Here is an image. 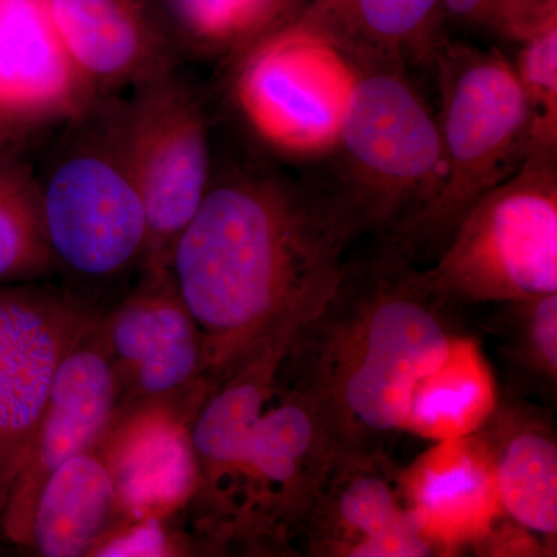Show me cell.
Returning <instances> with one entry per match:
<instances>
[{
	"label": "cell",
	"instance_id": "6da1fadb",
	"mask_svg": "<svg viewBox=\"0 0 557 557\" xmlns=\"http://www.w3.org/2000/svg\"><path fill=\"white\" fill-rule=\"evenodd\" d=\"M357 239L327 183L252 161L214 164L170 263L203 336L209 383L271 330L313 313Z\"/></svg>",
	"mask_w": 557,
	"mask_h": 557
},
{
	"label": "cell",
	"instance_id": "7a4b0ae2",
	"mask_svg": "<svg viewBox=\"0 0 557 557\" xmlns=\"http://www.w3.org/2000/svg\"><path fill=\"white\" fill-rule=\"evenodd\" d=\"M458 310L405 249L375 239L300 322L276 386L309 399L341 450L386 448L405 432L418 379L461 332Z\"/></svg>",
	"mask_w": 557,
	"mask_h": 557
},
{
	"label": "cell",
	"instance_id": "3957f363",
	"mask_svg": "<svg viewBox=\"0 0 557 557\" xmlns=\"http://www.w3.org/2000/svg\"><path fill=\"white\" fill-rule=\"evenodd\" d=\"M50 134L35 168L44 230L65 289L95 310L106 289L139 274L148 242L129 100L102 95Z\"/></svg>",
	"mask_w": 557,
	"mask_h": 557
},
{
	"label": "cell",
	"instance_id": "277c9868",
	"mask_svg": "<svg viewBox=\"0 0 557 557\" xmlns=\"http://www.w3.org/2000/svg\"><path fill=\"white\" fill-rule=\"evenodd\" d=\"M431 65L442 97V182L421 214L388 239L416 263L437 258L469 209L522 166L531 143L525 94L500 51L443 38Z\"/></svg>",
	"mask_w": 557,
	"mask_h": 557
},
{
	"label": "cell",
	"instance_id": "5b68a950",
	"mask_svg": "<svg viewBox=\"0 0 557 557\" xmlns=\"http://www.w3.org/2000/svg\"><path fill=\"white\" fill-rule=\"evenodd\" d=\"M351 84L329 182L358 239H394L437 194L438 119L406 69L350 64Z\"/></svg>",
	"mask_w": 557,
	"mask_h": 557
},
{
	"label": "cell",
	"instance_id": "8992f818",
	"mask_svg": "<svg viewBox=\"0 0 557 557\" xmlns=\"http://www.w3.org/2000/svg\"><path fill=\"white\" fill-rule=\"evenodd\" d=\"M432 262L424 282L458 309L557 293V152L530 150Z\"/></svg>",
	"mask_w": 557,
	"mask_h": 557
},
{
	"label": "cell",
	"instance_id": "52a82bcc",
	"mask_svg": "<svg viewBox=\"0 0 557 557\" xmlns=\"http://www.w3.org/2000/svg\"><path fill=\"white\" fill-rule=\"evenodd\" d=\"M226 61V97L263 149L299 161L335 152L351 84L335 47L287 20Z\"/></svg>",
	"mask_w": 557,
	"mask_h": 557
},
{
	"label": "cell",
	"instance_id": "ba28073f",
	"mask_svg": "<svg viewBox=\"0 0 557 557\" xmlns=\"http://www.w3.org/2000/svg\"><path fill=\"white\" fill-rule=\"evenodd\" d=\"M306 318L262 336L209 388L190 421L196 487L186 508L211 552L234 548L245 508V468L252 431L276 386L289 341Z\"/></svg>",
	"mask_w": 557,
	"mask_h": 557
},
{
	"label": "cell",
	"instance_id": "9c48e42d",
	"mask_svg": "<svg viewBox=\"0 0 557 557\" xmlns=\"http://www.w3.org/2000/svg\"><path fill=\"white\" fill-rule=\"evenodd\" d=\"M131 135L148 219L141 271L170 269L180 234L196 215L212 160L201 95L177 70L131 90Z\"/></svg>",
	"mask_w": 557,
	"mask_h": 557
},
{
	"label": "cell",
	"instance_id": "30bf717a",
	"mask_svg": "<svg viewBox=\"0 0 557 557\" xmlns=\"http://www.w3.org/2000/svg\"><path fill=\"white\" fill-rule=\"evenodd\" d=\"M339 453L309 399L274 386L249 442L244 518L234 548L295 555L302 520Z\"/></svg>",
	"mask_w": 557,
	"mask_h": 557
},
{
	"label": "cell",
	"instance_id": "8fae6325",
	"mask_svg": "<svg viewBox=\"0 0 557 557\" xmlns=\"http://www.w3.org/2000/svg\"><path fill=\"white\" fill-rule=\"evenodd\" d=\"M102 317L67 289L0 285V518L65 351Z\"/></svg>",
	"mask_w": 557,
	"mask_h": 557
},
{
	"label": "cell",
	"instance_id": "7c38bea8",
	"mask_svg": "<svg viewBox=\"0 0 557 557\" xmlns=\"http://www.w3.org/2000/svg\"><path fill=\"white\" fill-rule=\"evenodd\" d=\"M119 384V412L148 403L201 401L211 388L199 325L180 296L170 269L139 278L102 314Z\"/></svg>",
	"mask_w": 557,
	"mask_h": 557
},
{
	"label": "cell",
	"instance_id": "4fadbf2b",
	"mask_svg": "<svg viewBox=\"0 0 557 557\" xmlns=\"http://www.w3.org/2000/svg\"><path fill=\"white\" fill-rule=\"evenodd\" d=\"M101 319L62 357L0 518V533L17 547L30 545L33 512L50 475L76 454L97 449L119 412V384Z\"/></svg>",
	"mask_w": 557,
	"mask_h": 557
},
{
	"label": "cell",
	"instance_id": "5bb4252c",
	"mask_svg": "<svg viewBox=\"0 0 557 557\" xmlns=\"http://www.w3.org/2000/svg\"><path fill=\"white\" fill-rule=\"evenodd\" d=\"M386 448L341 450L296 537L310 557L434 556L403 498Z\"/></svg>",
	"mask_w": 557,
	"mask_h": 557
},
{
	"label": "cell",
	"instance_id": "9a60e30c",
	"mask_svg": "<svg viewBox=\"0 0 557 557\" xmlns=\"http://www.w3.org/2000/svg\"><path fill=\"white\" fill-rule=\"evenodd\" d=\"M98 97L62 46L47 0H0V123L30 141Z\"/></svg>",
	"mask_w": 557,
	"mask_h": 557
},
{
	"label": "cell",
	"instance_id": "2e32d148",
	"mask_svg": "<svg viewBox=\"0 0 557 557\" xmlns=\"http://www.w3.org/2000/svg\"><path fill=\"white\" fill-rule=\"evenodd\" d=\"M403 498L434 556L475 552L507 516L493 453L479 432L435 442L399 472Z\"/></svg>",
	"mask_w": 557,
	"mask_h": 557
},
{
	"label": "cell",
	"instance_id": "e0dca14e",
	"mask_svg": "<svg viewBox=\"0 0 557 557\" xmlns=\"http://www.w3.org/2000/svg\"><path fill=\"white\" fill-rule=\"evenodd\" d=\"M201 403H148L116 413L98 449L108 461L124 520L185 508L196 487L190 421Z\"/></svg>",
	"mask_w": 557,
	"mask_h": 557
},
{
	"label": "cell",
	"instance_id": "ac0fdd59",
	"mask_svg": "<svg viewBox=\"0 0 557 557\" xmlns=\"http://www.w3.org/2000/svg\"><path fill=\"white\" fill-rule=\"evenodd\" d=\"M62 46L98 95H120L177 70V50L134 0H47Z\"/></svg>",
	"mask_w": 557,
	"mask_h": 557
},
{
	"label": "cell",
	"instance_id": "d6986e66",
	"mask_svg": "<svg viewBox=\"0 0 557 557\" xmlns=\"http://www.w3.org/2000/svg\"><path fill=\"white\" fill-rule=\"evenodd\" d=\"M478 432L493 453L505 516L556 556L557 438L552 417L508 394Z\"/></svg>",
	"mask_w": 557,
	"mask_h": 557
},
{
	"label": "cell",
	"instance_id": "ffe728a7",
	"mask_svg": "<svg viewBox=\"0 0 557 557\" xmlns=\"http://www.w3.org/2000/svg\"><path fill=\"white\" fill-rule=\"evenodd\" d=\"M443 0H311L289 22L325 40L350 64L428 62L443 36Z\"/></svg>",
	"mask_w": 557,
	"mask_h": 557
},
{
	"label": "cell",
	"instance_id": "44dd1931",
	"mask_svg": "<svg viewBox=\"0 0 557 557\" xmlns=\"http://www.w3.org/2000/svg\"><path fill=\"white\" fill-rule=\"evenodd\" d=\"M124 523L108 461L98 449L84 450L64 461L40 491L28 548L44 557L90 556Z\"/></svg>",
	"mask_w": 557,
	"mask_h": 557
},
{
	"label": "cell",
	"instance_id": "7402d4cb",
	"mask_svg": "<svg viewBox=\"0 0 557 557\" xmlns=\"http://www.w3.org/2000/svg\"><path fill=\"white\" fill-rule=\"evenodd\" d=\"M500 398L485 351L461 330L437 364L418 379L405 432L434 443L467 437L486 423Z\"/></svg>",
	"mask_w": 557,
	"mask_h": 557
},
{
	"label": "cell",
	"instance_id": "603a6c76",
	"mask_svg": "<svg viewBox=\"0 0 557 557\" xmlns=\"http://www.w3.org/2000/svg\"><path fill=\"white\" fill-rule=\"evenodd\" d=\"M57 274L35 166L22 149L0 153V285L36 284Z\"/></svg>",
	"mask_w": 557,
	"mask_h": 557
},
{
	"label": "cell",
	"instance_id": "cb8c5ba5",
	"mask_svg": "<svg viewBox=\"0 0 557 557\" xmlns=\"http://www.w3.org/2000/svg\"><path fill=\"white\" fill-rule=\"evenodd\" d=\"M487 332L498 341L509 380L523 394L549 397L557 384V293L498 304Z\"/></svg>",
	"mask_w": 557,
	"mask_h": 557
},
{
	"label": "cell",
	"instance_id": "d4e9b609",
	"mask_svg": "<svg viewBox=\"0 0 557 557\" xmlns=\"http://www.w3.org/2000/svg\"><path fill=\"white\" fill-rule=\"evenodd\" d=\"M295 0H178L180 11L201 42L234 51L289 20L284 11Z\"/></svg>",
	"mask_w": 557,
	"mask_h": 557
},
{
	"label": "cell",
	"instance_id": "484cf974",
	"mask_svg": "<svg viewBox=\"0 0 557 557\" xmlns=\"http://www.w3.org/2000/svg\"><path fill=\"white\" fill-rule=\"evenodd\" d=\"M522 44L512 65L530 109V150L557 152V21Z\"/></svg>",
	"mask_w": 557,
	"mask_h": 557
},
{
	"label": "cell",
	"instance_id": "4316f807",
	"mask_svg": "<svg viewBox=\"0 0 557 557\" xmlns=\"http://www.w3.org/2000/svg\"><path fill=\"white\" fill-rule=\"evenodd\" d=\"M498 0H443L445 16L469 25H487L494 28Z\"/></svg>",
	"mask_w": 557,
	"mask_h": 557
},
{
	"label": "cell",
	"instance_id": "83f0119b",
	"mask_svg": "<svg viewBox=\"0 0 557 557\" xmlns=\"http://www.w3.org/2000/svg\"><path fill=\"white\" fill-rule=\"evenodd\" d=\"M25 145H27V141L24 138H21L16 132L11 131L5 124L0 123V153L24 149Z\"/></svg>",
	"mask_w": 557,
	"mask_h": 557
},
{
	"label": "cell",
	"instance_id": "f1b7e54d",
	"mask_svg": "<svg viewBox=\"0 0 557 557\" xmlns=\"http://www.w3.org/2000/svg\"><path fill=\"white\" fill-rule=\"evenodd\" d=\"M537 2L545 14L557 16V0H537Z\"/></svg>",
	"mask_w": 557,
	"mask_h": 557
}]
</instances>
